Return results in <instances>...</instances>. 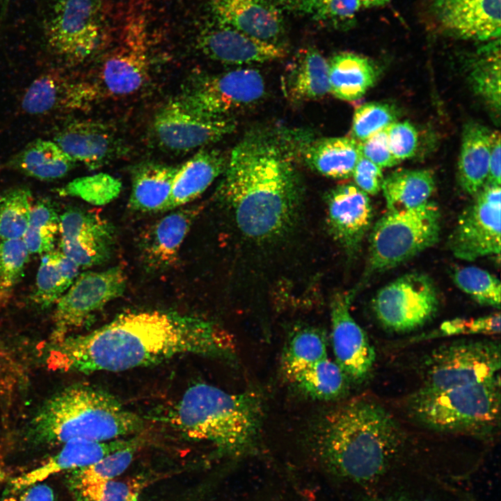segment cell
Returning <instances> with one entry per match:
<instances>
[{"mask_svg": "<svg viewBox=\"0 0 501 501\" xmlns=\"http://www.w3.org/2000/svg\"><path fill=\"white\" fill-rule=\"evenodd\" d=\"M55 371L118 372L157 365L182 354L230 358L234 337L211 320L158 310L126 312L88 333L51 344Z\"/></svg>", "mask_w": 501, "mask_h": 501, "instance_id": "6da1fadb", "label": "cell"}, {"mask_svg": "<svg viewBox=\"0 0 501 501\" xmlns=\"http://www.w3.org/2000/svg\"><path fill=\"white\" fill-rule=\"evenodd\" d=\"M307 134L255 128L232 149L216 191L246 237H278L294 224L302 186L297 163Z\"/></svg>", "mask_w": 501, "mask_h": 501, "instance_id": "7a4b0ae2", "label": "cell"}, {"mask_svg": "<svg viewBox=\"0 0 501 501\" xmlns=\"http://www.w3.org/2000/svg\"><path fill=\"white\" fill-rule=\"evenodd\" d=\"M405 445L394 417L368 397L353 399L331 410L316 426L315 454L335 475L360 485L382 479L395 465Z\"/></svg>", "mask_w": 501, "mask_h": 501, "instance_id": "3957f363", "label": "cell"}, {"mask_svg": "<svg viewBox=\"0 0 501 501\" xmlns=\"http://www.w3.org/2000/svg\"><path fill=\"white\" fill-rule=\"evenodd\" d=\"M262 415V402L256 392L232 393L198 383L185 391L164 420L183 436L235 456L255 445Z\"/></svg>", "mask_w": 501, "mask_h": 501, "instance_id": "277c9868", "label": "cell"}, {"mask_svg": "<svg viewBox=\"0 0 501 501\" xmlns=\"http://www.w3.org/2000/svg\"><path fill=\"white\" fill-rule=\"evenodd\" d=\"M142 419L110 392L76 384L56 392L37 411L29 436L39 444H64L73 439L109 441L139 432Z\"/></svg>", "mask_w": 501, "mask_h": 501, "instance_id": "5b68a950", "label": "cell"}, {"mask_svg": "<svg viewBox=\"0 0 501 501\" xmlns=\"http://www.w3.org/2000/svg\"><path fill=\"white\" fill-rule=\"evenodd\" d=\"M500 379L445 391L421 389L406 400L408 415L435 431L490 438L500 427Z\"/></svg>", "mask_w": 501, "mask_h": 501, "instance_id": "8992f818", "label": "cell"}, {"mask_svg": "<svg viewBox=\"0 0 501 501\" xmlns=\"http://www.w3.org/2000/svg\"><path fill=\"white\" fill-rule=\"evenodd\" d=\"M440 212L433 202L399 212H387L369 235L367 266L360 287L370 276L394 268L434 246L438 240Z\"/></svg>", "mask_w": 501, "mask_h": 501, "instance_id": "52a82bcc", "label": "cell"}, {"mask_svg": "<svg viewBox=\"0 0 501 501\" xmlns=\"http://www.w3.org/2000/svg\"><path fill=\"white\" fill-rule=\"evenodd\" d=\"M500 365L499 341H454L437 347L425 358L420 389L445 391L481 383L499 374Z\"/></svg>", "mask_w": 501, "mask_h": 501, "instance_id": "ba28073f", "label": "cell"}, {"mask_svg": "<svg viewBox=\"0 0 501 501\" xmlns=\"http://www.w3.org/2000/svg\"><path fill=\"white\" fill-rule=\"evenodd\" d=\"M105 0H56L45 26L48 46L56 56L79 62L98 47Z\"/></svg>", "mask_w": 501, "mask_h": 501, "instance_id": "9c48e42d", "label": "cell"}, {"mask_svg": "<svg viewBox=\"0 0 501 501\" xmlns=\"http://www.w3.org/2000/svg\"><path fill=\"white\" fill-rule=\"evenodd\" d=\"M374 313L393 332H409L432 319L439 308L433 280L426 274H404L380 289L372 299Z\"/></svg>", "mask_w": 501, "mask_h": 501, "instance_id": "30bf717a", "label": "cell"}, {"mask_svg": "<svg viewBox=\"0 0 501 501\" xmlns=\"http://www.w3.org/2000/svg\"><path fill=\"white\" fill-rule=\"evenodd\" d=\"M125 287L126 276L118 267L79 275L56 303L51 344L84 326L105 305L121 296Z\"/></svg>", "mask_w": 501, "mask_h": 501, "instance_id": "8fae6325", "label": "cell"}, {"mask_svg": "<svg viewBox=\"0 0 501 501\" xmlns=\"http://www.w3.org/2000/svg\"><path fill=\"white\" fill-rule=\"evenodd\" d=\"M265 95L262 75L255 69H236L197 78L179 97L192 109L215 117H231L256 105Z\"/></svg>", "mask_w": 501, "mask_h": 501, "instance_id": "7c38bea8", "label": "cell"}, {"mask_svg": "<svg viewBox=\"0 0 501 501\" xmlns=\"http://www.w3.org/2000/svg\"><path fill=\"white\" fill-rule=\"evenodd\" d=\"M500 185L485 183L459 216L448 239L453 255L472 261L500 253Z\"/></svg>", "mask_w": 501, "mask_h": 501, "instance_id": "4fadbf2b", "label": "cell"}, {"mask_svg": "<svg viewBox=\"0 0 501 501\" xmlns=\"http://www.w3.org/2000/svg\"><path fill=\"white\" fill-rule=\"evenodd\" d=\"M236 127L233 118L202 113L180 98L161 106L152 122V133L158 145L174 152H185L217 142Z\"/></svg>", "mask_w": 501, "mask_h": 501, "instance_id": "5bb4252c", "label": "cell"}, {"mask_svg": "<svg viewBox=\"0 0 501 501\" xmlns=\"http://www.w3.org/2000/svg\"><path fill=\"white\" fill-rule=\"evenodd\" d=\"M434 27L445 35L489 41L500 38L501 0H424Z\"/></svg>", "mask_w": 501, "mask_h": 501, "instance_id": "9a60e30c", "label": "cell"}, {"mask_svg": "<svg viewBox=\"0 0 501 501\" xmlns=\"http://www.w3.org/2000/svg\"><path fill=\"white\" fill-rule=\"evenodd\" d=\"M352 297L336 292L331 301V340L335 362L349 383L360 384L373 370L376 353L363 329L349 312Z\"/></svg>", "mask_w": 501, "mask_h": 501, "instance_id": "2e32d148", "label": "cell"}, {"mask_svg": "<svg viewBox=\"0 0 501 501\" xmlns=\"http://www.w3.org/2000/svg\"><path fill=\"white\" fill-rule=\"evenodd\" d=\"M61 251L80 267L108 260L114 242L111 225L98 214L72 208L60 216Z\"/></svg>", "mask_w": 501, "mask_h": 501, "instance_id": "e0dca14e", "label": "cell"}, {"mask_svg": "<svg viewBox=\"0 0 501 501\" xmlns=\"http://www.w3.org/2000/svg\"><path fill=\"white\" fill-rule=\"evenodd\" d=\"M325 202L328 231L351 258L372 225L370 198L355 184L344 183L329 190Z\"/></svg>", "mask_w": 501, "mask_h": 501, "instance_id": "ac0fdd59", "label": "cell"}, {"mask_svg": "<svg viewBox=\"0 0 501 501\" xmlns=\"http://www.w3.org/2000/svg\"><path fill=\"white\" fill-rule=\"evenodd\" d=\"M198 45L209 58L232 65L264 63L286 55L283 45L263 41L218 22L200 33Z\"/></svg>", "mask_w": 501, "mask_h": 501, "instance_id": "d6986e66", "label": "cell"}, {"mask_svg": "<svg viewBox=\"0 0 501 501\" xmlns=\"http://www.w3.org/2000/svg\"><path fill=\"white\" fill-rule=\"evenodd\" d=\"M218 22L275 45L285 33L283 10L275 0H207Z\"/></svg>", "mask_w": 501, "mask_h": 501, "instance_id": "ffe728a7", "label": "cell"}, {"mask_svg": "<svg viewBox=\"0 0 501 501\" xmlns=\"http://www.w3.org/2000/svg\"><path fill=\"white\" fill-rule=\"evenodd\" d=\"M54 141L74 161H81L90 169L106 164L123 151L113 129L90 120L67 123L56 134Z\"/></svg>", "mask_w": 501, "mask_h": 501, "instance_id": "44dd1931", "label": "cell"}, {"mask_svg": "<svg viewBox=\"0 0 501 501\" xmlns=\"http://www.w3.org/2000/svg\"><path fill=\"white\" fill-rule=\"evenodd\" d=\"M93 104L84 79L49 72L41 75L29 86L22 107L29 114L47 115L84 109Z\"/></svg>", "mask_w": 501, "mask_h": 501, "instance_id": "7402d4cb", "label": "cell"}, {"mask_svg": "<svg viewBox=\"0 0 501 501\" xmlns=\"http://www.w3.org/2000/svg\"><path fill=\"white\" fill-rule=\"evenodd\" d=\"M199 207H182L158 220L143 234L140 241L141 260L150 271H161L178 260L180 247Z\"/></svg>", "mask_w": 501, "mask_h": 501, "instance_id": "603a6c76", "label": "cell"}, {"mask_svg": "<svg viewBox=\"0 0 501 501\" xmlns=\"http://www.w3.org/2000/svg\"><path fill=\"white\" fill-rule=\"evenodd\" d=\"M134 438H122L101 442L84 439L67 441L62 449L46 463L13 479L11 489L18 491L31 484L41 482L53 474L65 470L72 471L89 466L111 452L128 445Z\"/></svg>", "mask_w": 501, "mask_h": 501, "instance_id": "cb8c5ba5", "label": "cell"}, {"mask_svg": "<svg viewBox=\"0 0 501 501\" xmlns=\"http://www.w3.org/2000/svg\"><path fill=\"white\" fill-rule=\"evenodd\" d=\"M228 158L216 149H201L182 165L175 177L168 210L185 205L199 197L224 173Z\"/></svg>", "mask_w": 501, "mask_h": 501, "instance_id": "d4e9b609", "label": "cell"}, {"mask_svg": "<svg viewBox=\"0 0 501 501\" xmlns=\"http://www.w3.org/2000/svg\"><path fill=\"white\" fill-rule=\"evenodd\" d=\"M361 156L359 142L340 136L308 140L301 159L311 170L332 179H347Z\"/></svg>", "mask_w": 501, "mask_h": 501, "instance_id": "484cf974", "label": "cell"}, {"mask_svg": "<svg viewBox=\"0 0 501 501\" xmlns=\"http://www.w3.org/2000/svg\"><path fill=\"white\" fill-rule=\"evenodd\" d=\"M283 85L294 103L321 98L329 93L328 62L313 47L301 49L289 65Z\"/></svg>", "mask_w": 501, "mask_h": 501, "instance_id": "4316f807", "label": "cell"}, {"mask_svg": "<svg viewBox=\"0 0 501 501\" xmlns=\"http://www.w3.org/2000/svg\"><path fill=\"white\" fill-rule=\"evenodd\" d=\"M179 166L148 162L132 173L129 207L139 212H166Z\"/></svg>", "mask_w": 501, "mask_h": 501, "instance_id": "83f0119b", "label": "cell"}, {"mask_svg": "<svg viewBox=\"0 0 501 501\" xmlns=\"http://www.w3.org/2000/svg\"><path fill=\"white\" fill-rule=\"evenodd\" d=\"M378 72L374 62L364 56L337 53L328 61L329 92L342 100H357L374 85Z\"/></svg>", "mask_w": 501, "mask_h": 501, "instance_id": "f1b7e54d", "label": "cell"}, {"mask_svg": "<svg viewBox=\"0 0 501 501\" xmlns=\"http://www.w3.org/2000/svg\"><path fill=\"white\" fill-rule=\"evenodd\" d=\"M491 133L477 122L466 125L458 161V180L463 191L475 196L485 184L491 150Z\"/></svg>", "mask_w": 501, "mask_h": 501, "instance_id": "f546056e", "label": "cell"}, {"mask_svg": "<svg viewBox=\"0 0 501 501\" xmlns=\"http://www.w3.org/2000/svg\"><path fill=\"white\" fill-rule=\"evenodd\" d=\"M54 141L36 139L13 156L7 166L40 180H54L65 177L75 166Z\"/></svg>", "mask_w": 501, "mask_h": 501, "instance_id": "4dcf8cb0", "label": "cell"}, {"mask_svg": "<svg viewBox=\"0 0 501 501\" xmlns=\"http://www.w3.org/2000/svg\"><path fill=\"white\" fill-rule=\"evenodd\" d=\"M429 170H399L383 179L381 190L388 212L406 211L429 201L435 189Z\"/></svg>", "mask_w": 501, "mask_h": 501, "instance_id": "1f68e13d", "label": "cell"}, {"mask_svg": "<svg viewBox=\"0 0 501 501\" xmlns=\"http://www.w3.org/2000/svg\"><path fill=\"white\" fill-rule=\"evenodd\" d=\"M79 269L61 250L45 253L36 276L33 301L43 308L55 304L77 278Z\"/></svg>", "mask_w": 501, "mask_h": 501, "instance_id": "d6a6232c", "label": "cell"}, {"mask_svg": "<svg viewBox=\"0 0 501 501\" xmlns=\"http://www.w3.org/2000/svg\"><path fill=\"white\" fill-rule=\"evenodd\" d=\"M469 78L474 90L490 107L500 109V40L479 47L469 61Z\"/></svg>", "mask_w": 501, "mask_h": 501, "instance_id": "836d02e7", "label": "cell"}, {"mask_svg": "<svg viewBox=\"0 0 501 501\" xmlns=\"http://www.w3.org/2000/svg\"><path fill=\"white\" fill-rule=\"evenodd\" d=\"M289 379L305 395L321 400L340 398L345 394L349 383L337 363L328 357L302 369Z\"/></svg>", "mask_w": 501, "mask_h": 501, "instance_id": "e575fe53", "label": "cell"}, {"mask_svg": "<svg viewBox=\"0 0 501 501\" xmlns=\"http://www.w3.org/2000/svg\"><path fill=\"white\" fill-rule=\"evenodd\" d=\"M326 338L321 330L305 326L291 335L285 347L282 367L287 377L327 357Z\"/></svg>", "mask_w": 501, "mask_h": 501, "instance_id": "d590c367", "label": "cell"}, {"mask_svg": "<svg viewBox=\"0 0 501 501\" xmlns=\"http://www.w3.org/2000/svg\"><path fill=\"white\" fill-rule=\"evenodd\" d=\"M32 206L31 192L26 186H15L0 195V239L23 238Z\"/></svg>", "mask_w": 501, "mask_h": 501, "instance_id": "8d00e7d4", "label": "cell"}, {"mask_svg": "<svg viewBox=\"0 0 501 501\" xmlns=\"http://www.w3.org/2000/svg\"><path fill=\"white\" fill-rule=\"evenodd\" d=\"M60 216L50 200L42 199L33 205L23 239L30 253L45 254L54 250L59 234Z\"/></svg>", "mask_w": 501, "mask_h": 501, "instance_id": "74e56055", "label": "cell"}, {"mask_svg": "<svg viewBox=\"0 0 501 501\" xmlns=\"http://www.w3.org/2000/svg\"><path fill=\"white\" fill-rule=\"evenodd\" d=\"M141 445V439L135 437L128 445L111 452L89 466L72 470L68 479V485L96 482L119 477L130 466Z\"/></svg>", "mask_w": 501, "mask_h": 501, "instance_id": "f35d334b", "label": "cell"}, {"mask_svg": "<svg viewBox=\"0 0 501 501\" xmlns=\"http://www.w3.org/2000/svg\"><path fill=\"white\" fill-rule=\"evenodd\" d=\"M147 482L144 478L118 477L96 482L68 485L75 501H138Z\"/></svg>", "mask_w": 501, "mask_h": 501, "instance_id": "ab89813d", "label": "cell"}, {"mask_svg": "<svg viewBox=\"0 0 501 501\" xmlns=\"http://www.w3.org/2000/svg\"><path fill=\"white\" fill-rule=\"evenodd\" d=\"M456 285L482 305L500 306V281L488 271L469 266L456 269L452 275Z\"/></svg>", "mask_w": 501, "mask_h": 501, "instance_id": "60d3db41", "label": "cell"}, {"mask_svg": "<svg viewBox=\"0 0 501 501\" xmlns=\"http://www.w3.org/2000/svg\"><path fill=\"white\" fill-rule=\"evenodd\" d=\"M121 186L117 178L98 173L74 179L58 191L61 196L77 197L93 205H103L118 196Z\"/></svg>", "mask_w": 501, "mask_h": 501, "instance_id": "b9f144b4", "label": "cell"}, {"mask_svg": "<svg viewBox=\"0 0 501 501\" xmlns=\"http://www.w3.org/2000/svg\"><path fill=\"white\" fill-rule=\"evenodd\" d=\"M29 254L23 238L0 239V300L8 298L21 280Z\"/></svg>", "mask_w": 501, "mask_h": 501, "instance_id": "7bdbcfd3", "label": "cell"}, {"mask_svg": "<svg viewBox=\"0 0 501 501\" xmlns=\"http://www.w3.org/2000/svg\"><path fill=\"white\" fill-rule=\"evenodd\" d=\"M397 116L395 107L388 104L376 102L365 103L355 110L351 137L361 142L396 122Z\"/></svg>", "mask_w": 501, "mask_h": 501, "instance_id": "ee69618b", "label": "cell"}, {"mask_svg": "<svg viewBox=\"0 0 501 501\" xmlns=\"http://www.w3.org/2000/svg\"><path fill=\"white\" fill-rule=\"evenodd\" d=\"M500 333V313L495 312L477 319L456 318L443 322L434 331L413 339V341L429 340L435 337L458 335L484 334Z\"/></svg>", "mask_w": 501, "mask_h": 501, "instance_id": "f6af8a7d", "label": "cell"}, {"mask_svg": "<svg viewBox=\"0 0 501 501\" xmlns=\"http://www.w3.org/2000/svg\"><path fill=\"white\" fill-rule=\"evenodd\" d=\"M358 0H317L310 14L322 25L346 31L356 25Z\"/></svg>", "mask_w": 501, "mask_h": 501, "instance_id": "bcb514c9", "label": "cell"}, {"mask_svg": "<svg viewBox=\"0 0 501 501\" xmlns=\"http://www.w3.org/2000/svg\"><path fill=\"white\" fill-rule=\"evenodd\" d=\"M390 150L399 161L412 157L418 147V132L407 121L395 122L386 127Z\"/></svg>", "mask_w": 501, "mask_h": 501, "instance_id": "7dc6e473", "label": "cell"}, {"mask_svg": "<svg viewBox=\"0 0 501 501\" xmlns=\"http://www.w3.org/2000/svg\"><path fill=\"white\" fill-rule=\"evenodd\" d=\"M361 155L380 168H388L399 162L392 155L388 145L386 128L359 142Z\"/></svg>", "mask_w": 501, "mask_h": 501, "instance_id": "c3c4849f", "label": "cell"}, {"mask_svg": "<svg viewBox=\"0 0 501 501\" xmlns=\"http://www.w3.org/2000/svg\"><path fill=\"white\" fill-rule=\"evenodd\" d=\"M351 177L354 184L367 195H376L383 181L382 168L363 156L358 159Z\"/></svg>", "mask_w": 501, "mask_h": 501, "instance_id": "681fc988", "label": "cell"}, {"mask_svg": "<svg viewBox=\"0 0 501 501\" xmlns=\"http://www.w3.org/2000/svg\"><path fill=\"white\" fill-rule=\"evenodd\" d=\"M500 134L498 131L491 132L488 172L486 183L500 185Z\"/></svg>", "mask_w": 501, "mask_h": 501, "instance_id": "f907efd6", "label": "cell"}, {"mask_svg": "<svg viewBox=\"0 0 501 501\" xmlns=\"http://www.w3.org/2000/svg\"><path fill=\"white\" fill-rule=\"evenodd\" d=\"M18 491L21 493L17 498H10L6 501H55L51 488L41 482L31 484Z\"/></svg>", "mask_w": 501, "mask_h": 501, "instance_id": "816d5d0a", "label": "cell"}, {"mask_svg": "<svg viewBox=\"0 0 501 501\" xmlns=\"http://www.w3.org/2000/svg\"><path fill=\"white\" fill-rule=\"evenodd\" d=\"M317 0H275L282 10L299 14H311Z\"/></svg>", "mask_w": 501, "mask_h": 501, "instance_id": "f5cc1de1", "label": "cell"}, {"mask_svg": "<svg viewBox=\"0 0 501 501\" xmlns=\"http://www.w3.org/2000/svg\"><path fill=\"white\" fill-rule=\"evenodd\" d=\"M417 498H412L404 495L381 497V498H369L363 501H416Z\"/></svg>", "mask_w": 501, "mask_h": 501, "instance_id": "db71d44e", "label": "cell"}, {"mask_svg": "<svg viewBox=\"0 0 501 501\" xmlns=\"http://www.w3.org/2000/svg\"><path fill=\"white\" fill-rule=\"evenodd\" d=\"M390 0H358L360 6L365 8L379 7L387 4Z\"/></svg>", "mask_w": 501, "mask_h": 501, "instance_id": "11a10c76", "label": "cell"}, {"mask_svg": "<svg viewBox=\"0 0 501 501\" xmlns=\"http://www.w3.org/2000/svg\"><path fill=\"white\" fill-rule=\"evenodd\" d=\"M9 1H10V0H0V5L1 7V17L3 16V14H5V11L7 9Z\"/></svg>", "mask_w": 501, "mask_h": 501, "instance_id": "9f6ffc18", "label": "cell"}, {"mask_svg": "<svg viewBox=\"0 0 501 501\" xmlns=\"http://www.w3.org/2000/svg\"><path fill=\"white\" fill-rule=\"evenodd\" d=\"M417 501H434V500H431V499L424 498V499H417Z\"/></svg>", "mask_w": 501, "mask_h": 501, "instance_id": "6f0895ef", "label": "cell"}]
</instances>
